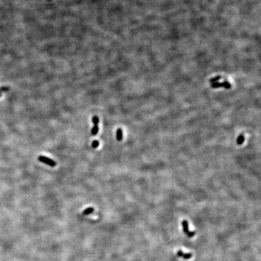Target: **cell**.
Returning <instances> with one entry per match:
<instances>
[{
    "mask_svg": "<svg viewBox=\"0 0 261 261\" xmlns=\"http://www.w3.org/2000/svg\"><path fill=\"white\" fill-rule=\"evenodd\" d=\"M244 140H245L244 136L243 135H242V134H241V135L238 137V138H237V143H238V144H239V145H241V144H242L243 143H244Z\"/></svg>",
    "mask_w": 261,
    "mask_h": 261,
    "instance_id": "52a82bcc",
    "label": "cell"
},
{
    "mask_svg": "<svg viewBox=\"0 0 261 261\" xmlns=\"http://www.w3.org/2000/svg\"><path fill=\"white\" fill-rule=\"evenodd\" d=\"M99 126L98 125H94V126L92 127V128L91 129V135H96L97 134L98 132H99Z\"/></svg>",
    "mask_w": 261,
    "mask_h": 261,
    "instance_id": "5b68a950",
    "label": "cell"
},
{
    "mask_svg": "<svg viewBox=\"0 0 261 261\" xmlns=\"http://www.w3.org/2000/svg\"><path fill=\"white\" fill-rule=\"evenodd\" d=\"M1 92H0V97H1Z\"/></svg>",
    "mask_w": 261,
    "mask_h": 261,
    "instance_id": "4fadbf2b",
    "label": "cell"
},
{
    "mask_svg": "<svg viewBox=\"0 0 261 261\" xmlns=\"http://www.w3.org/2000/svg\"><path fill=\"white\" fill-rule=\"evenodd\" d=\"M222 86H221V83H220V82H214V83H212V84H211V87L212 88H220V87H221Z\"/></svg>",
    "mask_w": 261,
    "mask_h": 261,
    "instance_id": "9c48e42d",
    "label": "cell"
},
{
    "mask_svg": "<svg viewBox=\"0 0 261 261\" xmlns=\"http://www.w3.org/2000/svg\"><path fill=\"white\" fill-rule=\"evenodd\" d=\"M92 123L94 125H98L99 123V118L97 116H94L92 118Z\"/></svg>",
    "mask_w": 261,
    "mask_h": 261,
    "instance_id": "30bf717a",
    "label": "cell"
},
{
    "mask_svg": "<svg viewBox=\"0 0 261 261\" xmlns=\"http://www.w3.org/2000/svg\"><path fill=\"white\" fill-rule=\"evenodd\" d=\"M221 77L220 76H216V77H215L211 79L209 81V82H210L211 83H214V82H218V81H219V80L221 79Z\"/></svg>",
    "mask_w": 261,
    "mask_h": 261,
    "instance_id": "8fae6325",
    "label": "cell"
},
{
    "mask_svg": "<svg viewBox=\"0 0 261 261\" xmlns=\"http://www.w3.org/2000/svg\"><path fill=\"white\" fill-rule=\"evenodd\" d=\"M221 86L224 87L226 89H230L231 88V84L227 81H224L223 82H221Z\"/></svg>",
    "mask_w": 261,
    "mask_h": 261,
    "instance_id": "ba28073f",
    "label": "cell"
},
{
    "mask_svg": "<svg viewBox=\"0 0 261 261\" xmlns=\"http://www.w3.org/2000/svg\"><path fill=\"white\" fill-rule=\"evenodd\" d=\"M177 255H178L179 257H183L184 259H189L191 258V257L192 256V254L190 253H184L181 250H179L177 252Z\"/></svg>",
    "mask_w": 261,
    "mask_h": 261,
    "instance_id": "3957f363",
    "label": "cell"
},
{
    "mask_svg": "<svg viewBox=\"0 0 261 261\" xmlns=\"http://www.w3.org/2000/svg\"><path fill=\"white\" fill-rule=\"evenodd\" d=\"M182 226H183V230L184 233L186 234V235L189 238L193 237L195 235V231H190L189 229L188 222L186 220L182 221Z\"/></svg>",
    "mask_w": 261,
    "mask_h": 261,
    "instance_id": "7a4b0ae2",
    "label": "cell"
},
{
    "mask_svg": "<svg viewBox=\"0 0 261 261\" xmlns=\"http://www.w3.org/2000/svg\"><path fill=\"white\" fill-rule=\"evenodd\" d=\"M116 138L118 142H120L123 138V131L122 129L118 128L116 132Z\"/></svg>",
    "mask_w": 261,
    "mask_h": 261,
    "instance_id": "277c9868",
    "label": "cell"
},
{
    "mask_svg": "<svg viewBox=\"0 0 261 261\" xmlns=\"http://www.w3.org/2000/svg\"><path fill=\"white\" fill-rule=\"evenodd\" d=\"M38 159L40 162H42L43 163L46 164L48 165V166L50 167H55L56 166V161L51 160V159H49V158L44 157V156H42V155L39 156Z\"/></svg>",
    "mask_w": 261,
    "mask_h": 261,
    "instance_id": "6da1fadb",
    "label": "cell"
},
{
    "mask_svg": "<svg viewBox=\"0 0 261 261\" xmlns=\"http://www.w3.org/2000/svg\"><path fill=\"white\" fill-rule=\"evenodd\" d=\"M99 145V142L97 140H94L92 143V146L93 148H97Z\"/></svg>",
    "mask_w": 261,
    "mask_h": 261,
    "instance_id": "7c38bea8",
    "label": "cell"
},
{
    "mask_svg": "<svg viewBox=\"0 0 261 261\" xmlns=\"http://www.w3.org/2000/svg\"><path fill=\"white\" fill-rule=\"evenodd\" d=\"M94 208L89 207L88 208V209H87L85 210L82 212V213H83V215H90L91 214V213H92V212H94Z\"/></svg>",
    "mask_w": 261,
    "mask_h": 261,
    "instance_id": "8992f818",
    "label": "cell"
}]
</instances>
